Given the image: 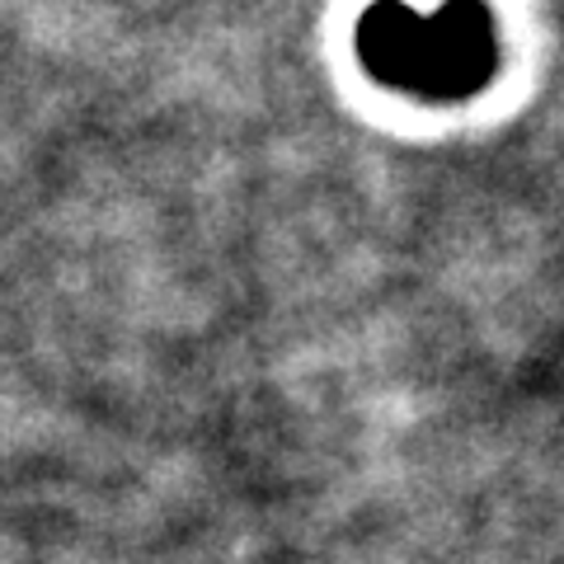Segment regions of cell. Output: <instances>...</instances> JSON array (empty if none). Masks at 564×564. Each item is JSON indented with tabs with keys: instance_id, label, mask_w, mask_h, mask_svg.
<instances>
[{
	"instance_id": "6da1fadb",
	"label": "cell",
	"mask_w": 564,
	"mask_h": 564,
	"mask_svg": "<svg viewBox=\"0 0 564 564\" xmlns=\"http://www.w3.org/2000/svg\"><path fill=\"white\" fill-rule=\"evenodd\" d=\"M358 57L377 80L423 99H466L499 66V39L480 0H447L419 14L381 0L358 24Z\"/></svg>"
}]
</instances>
